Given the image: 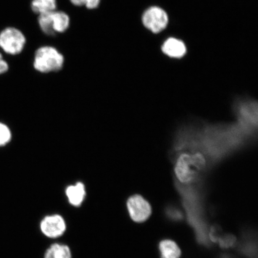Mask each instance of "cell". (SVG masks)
<instances>
[{
    "label": "cell",
    "instance_id": "cell-1",
    "mask_svg": "<svg viewBox=\"0 0 258 258\" xmlns=\"http://www.w3.org/2000/svg\"><path fill=\"white\" fill-rule=\"evenodd\" d=\"M188 124L176 131L171 151L198 154L207 161L211 169L249 146L257 138L237 122Z\"/></svg>",
    "mask_w": 258,
    "mask_h": 258
},
{
    "label": "cell",
    "instance_id": "cell-4",
    "mask_svg": "<svg viewBox=\"0 0 258 258\" xmlns=\"http://www.w3.org/2000/svg\"><path fill=\"white\" fill-rule=\"evenodd\" d=\"M64 57L53 46H44L35 51L34 67L38 72L48 73L58 72L62 69Z\"/></svg>",
    "mask_w": 258,
    "mask_h": 258
},
{
    "label": "cell",
    "instance_id": "cell-3",
    "mask_svg": "<svg viewBox=\"0 0 258 258\" xmlns=\"http://www.w3.org/2000/svg\"><path fill=\"white\" fill-rule=\"evenodd\" d=\"M233 111L237 123L250 134L257 137V101L248 98H238L233 102Z\"/></svg>",
    "mask_w": 258,
    "mask_h": 258
},
{
    "label": "cell",
    "instance_id": "cell-5",
    "mask_svg": "<svg viewBox=\"0 0 258 258\" xmlns=\"http://www.w3.org/2000/svg\"><path fill=\"white\" fill-rule=\"evenodd\" d=\"M27 39L18 28L9 27L0 32V50L9 55H18L24 50Z\"/></svg>",
    "mask_w": 258,
    "mask_h": 258
},
{
    "label": "cell",
    "instance_id": "cell-9",
    "mask_svg": "<svg viewBox=\"0 0 258 258\" xmlns=\"http://www.w3.org/2000/svg\"><path fill=\"white\" fill-rule=\"evenodd\" d=\"M66 193L70 204L76 207L82 205L86 195L85 186L82 182L68 186Z\"/></svg>",
    "mask_w": 258,
    "mask_h": 258
},
{
    "label": "cell",
    "instance_id": "cell-15",
    "mask_svg": "<svg viewBox=\"0 0 258 258\" xmlns=\"http://www.w3.org/2000/svg\"><path fill=\"white\" fill-rule=\"evenodd\" d=\"M51 12L45 13V14L38 15V25L42 31L48 35H54L55 34L51 25Z\"/></svg>",
    "mask_w": 258,
    "mask_h": 258
},
{
    "label": "cell",
    "instance_id": "cell-16",
    "mask_svg": "<svg viewBox=\"0 0 258 258\" xmlns=\"http://www.w3.org/2000/svg\"><path fill=\"white\" fill-rule=\"evenodd\" d=\"M12 138L11 129L3 122H0V147L7 145Z\"/></svg>",
    "mask_w": 258,
    "mask_h": 258
},
{
    "label": "cell",
    "instance_id": "cell-19",
    "mask_svg": "<svg viewBox=\"0 0 258 258\" xmlns=\"http://www.w3.org/2000/svg\"><path fill=\"white\" fill-rule=\"evenodd\" d=\"M167 215L174 221H180L182 218L181 212L175 208H169L167 209Z\"/></svg>",
    "mask_w": 258,
    "mask_h": 258
},
{
    "label": "cell",
    "instance_id": "cell-6",
    "mask_svg": "<svg viewBox=\"0 0 258 258\" xmlns=\"http://www.w3.org/2000/svg\"><path fill=\"white\" fill-rule=\"evenodd\" d=\"M127 208L132 220L138 223L147 221L152 213L150 203L140 195L131 196L127 202Z\"/></svg>",
    "mask_w": 258,
    "mask_h": 258
},
{
    "label": "cell",
    "instance_id": "cell-20",
    "mask_svg": "<svg viewBox=\"0 0 258 258\" xmlns=\"http://www.w3.org/2000/svg\"><path fill=\"white\" fill-rule=\"evenodd\" d=\"M9 64L3 57L2 51L0 50V76L8 72Z\"/></svg>",
    "mask_w": 258,
    "mask_h": 258
},
{
    "label": "cell",
    "instance_id": "cell-7",
    "mask_svg": "<svg viewBox=\"0 0 258 258\" xmlns=\"http://www.w3.org/2000/svg\"><path fill=\"white\" fill-rule=\"evenodd\" d=\"M143 22L148 30L154 33H158L166 27L168 24V16L163 9L153 7L144 13Z\"/></svg>",
    "mask_w": 258,
    "mask_h": 258
},
{
    "label": "cell",
    "instance_id": "cell-2",
    "mask_svg": "<svg viewBox=\"0 0 258 258\" xmlns=\"http://www.w3.org/2000/svg\"><path fill=\"white\" fill-rule=\"evenodd\" d=\"M175 185L182 197L190 224L197 230L198 239L203 244H208L207 228L202 218V195L198 189L191 185H182L175 181Z\"/></svg>",
    "mask_w": 258,
    "mask_h": 258
},
{
    "label": "cell",
    "instance_id": "cell-10",
    "mask_svg": "<svg viewBox=\"0 0 258 258\" xmlns=\"http://www.w3.org/2000/svg\"><path fill=\"white\" fill-rule=\"evenodd\" d=\"M162 50L167 56L179 58L186 53V47L182 41L170 38L164 43Z\"/></svg>",
    "mask_w": 258,
    "mask_h": 258
},
{
    "label": "cell",
    "instance_id": "cell-12",
    "mask_svg": "<svg viewBox=\"0 0 258 258\" xmlns=\"http://www.w3.org/2000/svg\"><path fill=\"white\" fill-rule=\"evenodd\" d=\"M161 258H179L181 251L177 244L171 240H164L159 244Z\"/></svg>",
    "mask_w": 258,
    "mask_h": 258
},
{
    "label": "cell",
    "instance_id": "cell-18",
    "mask_svg": "<svg viewBox=\"0 0 258 258\" xmlns=\"http://www.w3.org/2000/svg\"><path fill=\"white\" fill-rule=\"evenodd\" d=\"M220 246L223 248H229L233 246L235 242V238L233 235H225L223 237L218 238Z\"/></svg>",
    "mask_w": 258,
    "mask_h": 258
},
{
    "label": "cell",
    "instance_id": "cell-8",
    "mask_svg": "<svg viewBox=\"0 0 258 258\" xmlns=\"http://www.w3.org/2000/svg\"><path fill=\"white\" fill-rule=\"evenodd\" d=\"M67 228L66 221L59 215L47 216L40 223L42 233L46 237L55 238L62 235Z\"/></svg>",
    "mask_w": 258,
    "mask_h": 258
},
{
    "label": "cell",
    "instance_id": "cell-11",
    "mask_svg": "<svg viewBox=\"0 0 258 258\" xmlns=\"http://www.w3.org/2000/svg\"><path fill=\"white\" fill-rule=\"evenodd\" d=\"M51 25L54 33H63L69 29L70 18L69 15L62 11H54L51 12Z\"/></svg>",
    "mask_w": 258,
    "mask_h": 258
},
{
    "label": "cell",
    "instance_id": "cell-17",
    "mask_svg": "<svg viewBox=\"0 0 258 258\" xmlns=\"http://www.w3.org/2000/svg\"><path fill=\"white\" fill-rule=\"evenodd\" d=\"M74 6L82 7L85 6L90 10L96 9L99 7L101 0H70Z\"/></svg>",
    "mask_w": 258,
    "mask_h": 258
},
{
    "label": "cell",
    "instance_id": "cell-14",
    "mask_svg": "<svg viewBox=\"0 0 258 258\" xmlns=\"http://www.w3.org/2000/svg\"><path fill=\"white\" fill-rule=\"evenodd\" d=\"M32 11L38 15L45 13L56 11V0H32L31 3Z\"/></svg>",
    "mask_w": 258,
    "mask_h": 258
},
{
    "label": "cell",
    "instance_id": "cell-13",
    "mask_svg": "<svg viewBox=\"0 0 258 258\" xmlns=\"http://www.w3.org/2000/svg\"><path fill=\"white\" fill-rule=\"evenodd\" d=\"M44 258H72V253L67 245L55 243L48 248Z\"/></svg>",
    "mask_w": 258,
    "mask_h": 258
}]
</instances>
